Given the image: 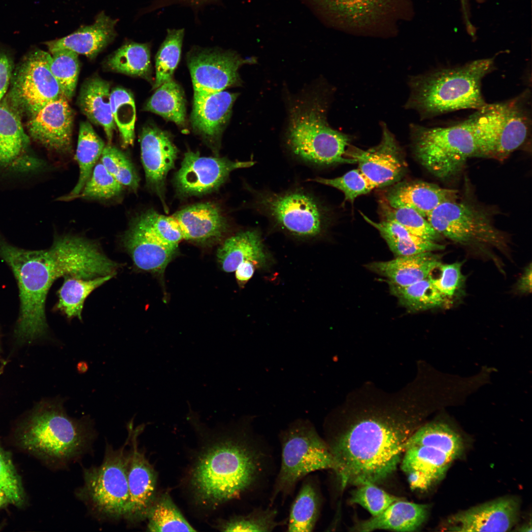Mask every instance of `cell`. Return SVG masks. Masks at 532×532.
Wrapping results in <instances>:
<instances>
[{
	"label": "cell",
	"instance_id": "22",
	"mask_svg": "<svg viewBox=\"0 0 532 532\" xmlns=\"http://www.w3.org/2000/svg\"><path fill=\"white\" fill-rule=\"evenodd\" d=\"M140 149L147 183L161 196L167 174L174 166L177 149L167 133L152 125L142 129Z\"/></svg>",
	"mask_w": 532,
	"mask_h": 532
},
{
	"label": "cell",
	"instance_id": "30",
	"mask_svg": "<svg viewBox=\"0 0 532 532\" xmlns=\"http://www.w3.org/2000/svg\"><path fill=\"white\" fill-rule=\"evenodd\" d=\"M217 257L222 269L227 272L235 271L245 261L254 262L260 267L265 266L267 260L260 234L252 229L227 238L218 249Z\"/></svg>",
	"mask_w": 532,
	"mask_h": 532
},
{
	"label": "cell",
	"instance_id": "2",
	"mask_svg": "<svg viewBox=\"0 0 532 532\" xmlns=\"http://www.w3.org/2000/svg\"><path fill=\"white\" fill-rule=\"evenodd\" d=\"M0 257L18 281L20 311L15 335L23 342L46 332L45 300L57 279L66 275L91 279L106 275L112 269L111 261L96 243L72 235L56 237L48 249L28 250L12 245L0 234Z\"/></svg>",
	"mask_w": 532,
	"mask_h": 532
},
{
	"label": "cell",
	"instance_id": "50",
	"mask_svg": "<svg viewBox=\"0 0 532 532\" xmlns=\"http://www.w3.org/2000/svg\"><path fill=\"white\" fill-rule=\"evenodd\" d=\"M357 487L352 493L350 502L361 505L372 516L379 515L392 503L401 499L387 493L375 484L366 483Z\"/></svg>",
	"mask_w": 532,
	"mask_h": 532
},
{
	"label": "cell",
	"instance_id": "39",
	"mask_svg": "<svg viewBox=\"0 0 532 532\" xmlns=\"http://www.w3.org/2000/svg\"><path fill=\"white\" fill-rule=\"evenodd\" d=\"M106 65L114 71L150 79L149 46L147 44L126 43L109 57Z\"/></svg>",
	"mask_w": 532,
	"mask_h": 532
},
{
	"label": "cell",
	"instance_id": "28",
	"mask_svg": "<svg viewBox=\"0 0 532 532\" xmlns=\"http://www.w3.org/2000/svg\"><path fill=\"white\" fill-rule=\"evenodd\" d=\"M237 96L223 91L194 100L191 120L194 130L210 141L217 139L230 118Z\"/></svg>",
	"mask_w": 532,
	"mask_h": 532
},
{
	"label": "cell",
	"instance_id": "49",
	"mask_svg": "<svg viewBox=\"0 0 532 532\" xmlns=\"http://www.w3.org/2000/svg\"><path fill=\"white\" fill-rule=\"evenodd\" d=\"M123 190V186L109 173L101 163H98L76 198L109 199L119 195Z\"/></svg>",
	"mask_w": 532,
	"mask_h": 532
},
{
	"label": "cell",
	"instance_id": "3",
	"mask_svg": "<svg viewBox=\"0 0 532 532\" xmlns=\"http://www.w3.org/2000/svg\"><path fill=\"white\" fill-rule=\"evenodd\" d=\"M254 416L244 417L239 434L216 443L200 457L191 483L204 503L217 505L261 489L268 480L272 457L252 425Z\"/></svg>",
	"mask_w": 532,
	"mask_h": 532
},
{
	"label": "cell",
	"instance_id": "46",
	"mask_svg": "<svg viewBox=\"0 0 532 532\" xmlns=\"http://www.w3.org/2000/svg\"><path fill=\"white\" fill-rule=\"evenodd\" d=\"M100 158L106 170L123 187L133 191L137 189L139 178L133 164L124 153L109 144L105 146Z\"/></svg>",
	"mask_w": 532,
	"mask_h": 532
},
{
	"label": "cell",
	"instance_id": "51",
	"mask_svg": "<svg viewBox=\"0 0 532 532\" xmlns=\"http://www.w3.org/2000/svg\"><path fill=\"white\" fill-rule=\"evenodd\" d=\"M312 180L341 191L344 195L345 200L351 203L359 196L375 189L359 169L351 170L334 178L317 177Z\"/></svg>",
	"mask_w": 532,
	"mask_h": 532
},
{
	"label": "cell",
	"instance_id": "6",
	"mask_svg": "<svg viewBox=\"0 0 532 532\" xmlns=\"http://www.w3.org/2000/svg\"><path fill=\"white\" fill-rule=\"evenodd\" d=\"M445 410L423 423L406 443L400 464L413 490L425 491L441 480L463 453V438Z\"/></svg>",
	"mask_w": 532,
	"mask_h": 532
},
{
	"label": "cell",
	"instance_id": "12",
	"mask_svg": "<svg viewBox=\"0 0 532 532\" xmlns=\"http://www.w3.org/2000/svg\"><path fill=\"white\" fill-rule=\"evenodd\" d=\"M255 204L275 226L294 236L314 238L324 230V207L314 196L303 190L259 193Z\"/></svg>",
	"mask_w": 532,
	"mask_h": 532
},
{
	"label": "cell",
	"instance_id": "54",
	"mask_svg": "<svg viewBox=\"0 0 532 532\" xmlns=\"http://www.w3.org/2000/svg\"><path fill=\"white\" fill-rule=\"evenodd\" d=\"M256 267L259 266L251 261H245L240 264L235 270L238 282L240 285L245 284L252 277Z\"/></svg>",
	"mask_w": 532,
	"mask_h": 532
},
{
	"label": "cell",
	"instance_id": "53",
	"mask_svg": "<svg viewBox=\"0 0 532 532\" xmlns=\"http://www.w3.org/2000/svg\"><path fill=\"white\" fill-rule=\"evenodd\" d=\"M11 72V59L5 51L0 49V101L8 89Z\"/></svg>",
	"mask_w": 532,
	"mask_h": 532
},
{
	"label": "cell",
	"instance_id": "47",
	"mask_svg": "<svg viewBox=\"0 0 532 532\" xmlns=\"http://www.w3.org/2000/svg\"><path fill=\"white\" fill-rule=\"evenodd\" d=\"M275 508H256L250 513L234 517L223 527L225 532H271L279 525Z\"/></svg>",
	"mask_w": 532,
	"mask_h": 532
},
{
	"label": "cell",
	"instance_id": "23",
	"mask_svg": "<svg viewBox=\"0 0 532 532\" xmlns=\"http://www.w3.org/2000/svg\"><path fill=\"white\" fill-rule=\"evenodd\" d=\"M172 216L179 225L184 239L199 243L218 240L228 229L227 220L220 209L210 202L192 204Z\"/></svg>",
	"mask_w": 532,
	"mask_h": 532
},
{
	"label": "cell",
	"instance_id": "35",
	"mask_svg": "<svg viewBox=\"0 0 532 532\" xmlns=\"http://www.w3.org/2000/svg\"><path fill=\"white\" fill-rule=\"evenodd\" d=\"M321 509V499L315 481L306 478L293 502L287 531L310 532L315 529Z\"/></svg>",
	"mask_w": 532,
	"mask_h": 532
},
{
	"label": "cell",
	"instance_id": "11",
	"mask_svg": "<svg viewBox=\"0 0 532 532\" xmlns=\"http://www.w3.org/2000/svg\"><path fill=\"white\" fill-rule=\"evenodd\" d=\"M124 446H107L101 464L83 470L84 485L78 496L96 513L112 519L126 518L129 510L128 457Z\"/></svg>",
	"mask_w": 532,
	"mask_h": 532
},
{
	"label": "cell",
	"instance_id": "37",
	"mask_svg": "<svg viewBox=\"0 0 532 532\" xmlns=\"http://www.w3.org/2000/svg\"><path fill=\"white\" fill-rule=\"evenodd\" d=\"M391 294L399 303L410 312H417L441 307L446 302L444 296L431 282L429 276L414 284L400 286L388 283Z\"/></svg>",
	"mask_w": 532,
	"mask_h": 532
},
{
	"label": "cell",
	"instance_id": "21",
	"mask_svg": "<svg viewBox=\"0 0 532 532\" xmlns=\"http://www.w3.org/2000/svg\"><path fill=\"white\" fill-rule=\"evenodd\" d=\"M73 120L67 99L62 95L31 116L28 131L33 140L46 148L66 153L71 148Z\"/></svg>",
	"mask_w": 532,
	"mask_h": 532
},
{
	"label": "cell",
	"instance_id": "9",
	"mask_svg": "<svg viewBox=\"0 0 532 532\" xmlns=\"http://www.w3.org/2000/svg\"><path fill=\"white\" fill-rule=\"evenodd\" d=\"M313 103L291 112L287 143L297 159L315 166L356 163L345 156L350 137L331 128L324 108Z\"/></svg>",
	"mask_w": 532,
	"mask_h": 532
},
{
	"label": "cell",
	"instance_id": "10",
	"mask_svg": "<svg viewBox=\"0 0 532 532\" xmlns=\"http://www.w3.org/2000/svg\"><path fill=\"white\" fill-rule=\"evenodd\" d=\"M414 154L434 176L447 179L456 175L474 157L476 142L470 118L448 127L410 126Z\"/></svg>",
	"mask_w": 532,
	"mask_h": 532
},
{
	"label": "cell",
	"instance_id": "56",
	"mask_svg": "<svg viewBox=\"0 0 532 532\" xmlns=\"http://www.w3.org/2000/svg\"><path fill=\"white\" fill-rule=\"evenodd\" d=\"M10 504V501L4 492L0 489V509L6 507Z\"/></svg>",
	"mask_w": 532,
	"mask_h": 532
},
{
	"label": "cell",
	"instance_id": "36",
	"mask_svg": "<svg viewBox=\"0 0 532 532\" xmlns=\"http://www.w3.org/2000/svg\"><path fill=\"white\" fill-rule=\"evenodd\" d=\"M114 275L109 274L91 279L64 276V282L58 291L57 308L68 318L77 317L82 320L81 312L86 299L95 289Z\"/></svg>",
	"mask_w": 532,
	"mask_h": 532
},
{
	"label": "cell",
	"instance_id": "25",
	"mask_svg": "<svg viewBox=\"0 0 532 532\" xmlns=\"http://www.w3.org/2000/svg\"><path fill=\"white\" fill-rule=\"evenodd\" d=\"M441 263L440 256L429 252L373 262L366 267L385 277L388 283L405 286L427 278Z\"/></svg>",
	"mask_w": 532,
	"mask_h": 532
},
{
	"label": "cell",
	"instance_id": "8",
	"mask_svg": "<svg viewBox=\"0 0 532 532\" xmlns=\"http://www.w3.org/2000/svg\"><path fill=\"white\" fill-rule=\"evenodd\" d=\"M281 447L280 467L270 497L272 503L293 493L299 481L317 470L336 466L324 439L308 419L292 422L279 434Z\"/></svg>",
	"mask_w": 532,
	"mask_h": 532
},
{
	"label": "cell",
	"instance_id": "27",
	"mask_svg": "<svg viewBox=\"0 0 532 532\" xmlns=\"http://www.w3.org/2000/svg\"><path fill=\"white\" fill-rule=\"evenodd\" d=\"M123 242L136 266L154 272H163L178 249L134 225L126 233Z\"/></svg>",
	"mask_w": 532,
	"mask_h": 532
},
{
	"label": "cell",
	"instance_id": "40",
	"mask_svg": "<svg viewBox=\"0 0 532 532\" xmlns=\"http://www.w3.org/2000/svg\"><path fill=\"white\" fill-rule=\"evenodd\" d=\"M147 516L150 532H195L169 497L164 495L153 503Z\"/></svg>",
	"mask_w": 532,
	"mask_h": 532
},
{
	"label": "cell",
	"instance_id": "17",
	"mask_svg": "<svg viewBox=\"0 0 532 532\" xmlns=\"http://www.w3.org/2000/svg\"><path fill=\"white\" fill-rule=\"evenodd\" d=\"M379 143L367 150L351 147L346 156L355 160L358 169L374 188L391 185L405 173L406 163L402 150L386 125L381 123Z\"/></svg>",
	"mask_w": 532,
	"mask_h": 532
},
{
	"label": "cell",
	"instance_id": "42",
	"mask_svg": "<svg viewBox=\"0 0 532 532\" xmlns=\"http://www.w3.org/2000/svg\"><path fill=\"white\" fill-rule=\"evenodd\" d=\"M183 29L167 30L166 37L156 56V78L153 89L172 78L180 59Z\"/></svg>",
	"mask_w": 532,
	"mask_h": 532
},
{
	"label": "cell",
	"instance_id": "14",
	"mask_svg": "<svg viewBox=\"0 0 532 532\" xmlns=\"http://www.w3.org/2000/svg\"><path fill=\"white\" fill-rule=\"evenodd\" d=\"M51 61L49 53L34 50L26 56L15 74L13 98L31 116L63 95L51 70Z\"/></svg>",
	"mask_w": 532,
	"mask_h": 532
},
{
	"label": "cell",
	"instance_id": "26",
	"mask_svg": "<svg viewBox=\"0 0 532 532\" xmlns=\"http://www.w3.org/2000/svg\"><path fill=\"white\" fill-rule=\"evenodd\" d=\"M117 21L101 12L93 24L81 27L65 37L45 44L51 53L68 49L92 58L114 39Z\"/></svg>",
	"mask_w": 532,
	"mask_h": 532
},
{
	"label": "cell",
	"instance_id": "31",
	"mask_svg": "<svg viewBox=\"0 0 532 532\" xmlns=\"http://www.w3.org/2000/svg\"><path fill=\"white\" fill-rule=\"evenodd\" d=\"M109 84L99 78L88 79L81 87L78 104L82 112L93 123L101 126L109 142L116 129L112 113Z\"/></svg>",
	"mask_w": 532,
	"mask_h": 532
},
{
	"label": "cell",
	"instance_id": "19",
	"mask_svg": "<svg viewBox=\"0 0 532 532\" xmlns=\"http://www.w3.org/2000/svg\"><path fill=\"white\" fill-rule=\"evenodd\" d=\"M29 139L17 111L0 101V170L19 173L36 172L43 161L29 149Z\"/></svg>",
	"mask_w": 532,
	"mask_h": 532
},
{
	"label": "cell",
	"instance_id": "24",
	"mask_svg": "<svg viewBox=\"0 0 532 532\" xmlns=\"http://www.w3.org/2000/svg\"><path fill=\"white\" fill-rule=\"evenodd\" d=\"M458 191L423 181L399 183L387 193L385 201L395 208H412L426 217L440 204L456 200Z\"/></svg>",
	"mask_w": 532,
	"mask_h": 532
},
{
	"label": "cell",
	"instance_id": "1",
	"mask_svg": "<svg viewBox=\"0 0 532 532\" xmlns=\"http://www.w3.org/2000/svg\"><path fill=\"white\" fill-rule=\"evenodd\" d=\"M365 390L331 412L324 424L342 488L376 484L390 477L408 438L440 408L433 390L418 381L395 395Z\"/></svg>",
	"mask_w": 532,
	"mask_h": 532
},
{
	"label": "cell",
	"instance_id": "7",
	"mask_svg": "<svg viewBox=\"0 0 532 532\" xmlns=\"http://www.w3.org/2000/svg\"><path fill=\"white\" fill-rule=\"evenodd\" d=\"M530 94L486 103L470 116L476 142L474 157L503 160L527 139L532 126Z\"/></svg>",
	"mask_w": 532,
	"mask_h": 532
},
{
	"label": "cell",
	"instance_id": "55",
	"mask_svg": "<svg viewBox=\"0 0 532 532\" xmlns=\"http://www.w3.org/2000/svg\"><path fill=\"white\" fill-rule=\"evenodd\" d=\"M532 265L526 267L517 283L518 290L523 293H530L532 292Z\"/></svg>",
	"mask_w": 532,
	"mask_h": 532
},
{
	"label": "cell",
	"instance_id": "38",
	"mask_svg": "<svg viewBox=\"0 0 532 532\" xmlns=\"http://www.w3.org/2000/svg\"><path fill=\"white\" fill-rule=\"evenodd\" d=\"M144 109L159 114L184 126L186 119V102L181 87L172 78L164 82L147 100Z\"/></svg>",
	"mask_w": 532,
	"mask_h": 532
},
{
	"label": "cell",
	"instance_id": "4",
	"mask_svg": "<svg viewBox=\"0 0 532 532\" xmlns=\"http://www.w3.org/2000/svg\"><path fill=\"white\" fill-rule=\"evenodd\" d=\"M494 67L493 58L483 59L413 76L406 106L416 110L422 119L462 109L477 110L487 103L481 82Z\"/></svg>",
	"mask_w": 532,
	"mask_h": 532
},
{
	"label": "cell",
	"instance_id": "57",
	"mask_svg": "<svg viewBox=\"0 0 532 532\" xmlns=\"http://www.w3.org/2000/svg\"><path fill=\"white\" fill-rule=\"evenodd\" d=\"M2 370V367H1L0 368V374L1 373V372Z\"/></svg>",
	"mask_w": 532,
	"mask_h": 532
},
{
	"label": "cell",
	"instance_id": "41",
	"mask_svg": "<svg viewBox=\"0 0 532 532\" xmlns=\"http://www.w3.org/2000/svg\"><path fill=\"white\" fill-rule=\"evenodd\" d=\"M110 102L113 120L119 131L122 146L126 148L133 145L136 111L132 94L125 89L116 88L111 92Z\"/></svg>",
	"mask_w": 532,
	"mask_h": 532
},
{
	"label": "cell",
	"instance_id": "16",
	"mask_svg": "<svg viewBox=\"0 0 532 532\" xmlns=\"http://www.w3.org/2000/svg\"><path fill=\"white\" fill-rule=\"evenodd\" d=\"M254 161H233L226 158L200 156L188 151L176 172L174 183L183 196L204 195L218 189L233 170L249 167Z\"/></svg>",
	"mask_w": 532,
	"mask_h": 532
},
{
	"label": "cell",
	"instance_id": "29",
	"mask_svg": "<svg viewBox=\"0 0 532 532\" xmlns=\"http://www.w3.org/2000/svg\"><path fill=\"white\" fill-rule=\"evenodd\" d=\"M428 505L409 502L402 499L396 501L382 513L363 521L356 525L354 531L370 532L386 530L397 532H413L426 521Z\"/></svg>",
	"mask_w": 532,
	"mask_h": 532
},
{
	"label": "cell",
	"instance_id": "18",
	"mask_svg": "<svg viewBox=\"0 0 532 532\" xmlns=\"http://www.w3.org/2000/svg\"><path fill=\"white\" fill-rule=\"evenodd\" d=\"M519 500L504 497L458 512L447 520L445 530L453 532H507L517 522Z\"/></svg>",
	"mask_w": 532,
	"mask_h": 532
},
{
	"label": "cell",
	"instance_id": "13",
	"mask_svg": "<svg viewBox=\"0 0 532 532\" xmlns=\"http://www.w3.org/2000/svg\"><path fill=\"white\" fill-rule=\"evenodd\" d=\"M456 200L440 204L426 217L438 233L462 244L499 240V233L485 213Z\"/></svg>",
	"mask_w": 532,
	"mask_h": 532
},
{
	"label": "cell",
	"instance_id": "48",
	"mask_svg": "<svg viewBox=\"0 0 532 532\" xmlns=\"http://www.w3.org/2000/svg\"><path fill=\"white\" fill-rule=\"evenodd\" d=\"M0 489L7 497L11 504L22 507L26 502L23 484L14 464L11 454L0 442Z\"/></svg>",
	"mask_w": 532,
	"mask_h": 532
},
{
	"label": "cell",
	"instance_id": "45",
	"mask_svg": "<svg viewBox=\"0 0 532 532\" xmlns=\"http://www.w3.org/2000/svg\"><path fill=\"white\" fill-rule=\"evenodd\" d=\"M133 225L174 246L178 247L179 242L184 239L180 227L172 216L149 210L137 218Z\"/></svg>",
	"mask_w": 532,
	"mask_h": 532
},
{
	"label": "cell",
	"instance_id": "43",
	"mask_svg": "<svg viewBox=\"0 0 532 532\" xmlns=\"http://www.w3.org/2000/svg\"><path fill=\"white\" fill-rule=\"evenodd\" d=\"M380 212L383 220L394 221L416 236L434 242L441 238V235L427 219L412 208L393 207L383 200L380 204Z\"/></svg>",
	"mask_w": 532,
	"mask_h": 532
},
{
	"label": "cell",
	"instance_id": "15",
	"mask_svg": "<svg viewBox=\"0 0 532 532\" xmlns=\"http://www.w3.org/2000/svg\"><path fill=\"white\" fill-rule=\"evenodd\" d=\"M254 59H243L231 52L212 49L192 51L188 56V65L194 89V100L223 91L240 84L239 68L253 63Z\"/></svg>",
	"mask_w": 532,
	"mask_h": 532
},
{
	"label": "cell",
	"instance_id": "33",
	"mask_svg": "<svg viewBox=\"0 0 532 532\" xmlns=\"http://www.w3.org/2000/svg\"><path fill=\"white\" fill-rule=\"evenodd\" d=\"M365 220L378 231L391 251L397 256H408L441 250L445 246L416 236L400 224L392 221H373L361 212Z\"/></svg>",
	"mask_w": 532,
	"mask_h": 532
},
{
	"label": "cell",
	"instance_id": "34",
	"mask_svg": "<svg viewBox=\"0 0 532 532\" xmlns=\"http://www.w3.org/2000/svg\"><path fill=\"white\" fill-rule=\"evenodd\" d=\"M104 143L87 121L81 122L79 126L76 159L79 167L77 184L67 195L59 199L69 200L76 199L89 179L96 162L101 157Z\"/></svg>",
	"mask_w": 532,
	"mask_h": 532
},
{
	"label": "cell",
	"instance_id": "20",
	"mask_svg": "<svg viewBox=\"0 0 532 532\" xmlns=\"http://www.w3.org/2000/svg\"><path fill=\"white\" fill-rule=\"evenodd\" d=\"M143 426L133 429V422L128 425V439L131 445L127 451V477L129 492V510L126 518L130 520L147 516L153 503L156 489L154 471L144 454L139 450L137 437Z\"/></svg>",
	"mask_w": 532,
	"mask_h": 532
},
{
	"label": "cell",
	"instance_id": "52",
	"mask_svg": "<svg viewBox=\"0 0 532 532\" xmlns=\"http://www.w3.org/2000/svg\"><path fill=\"white\" fill-rule=\"evenodd\" d=\"M462 265V263L458 262L448 264L441 263L437 267L439 272L438 276L433 277L429 275L432 284L446 298L453 297L463 284Z\"/></svg>",
	"mask_w": 532,
	"mask_h": 532
},
{
	"label": "cell",
	"instance_id": "44",
	"mask_svg": "<svg viewBox=\"0 0 532 532\" xmlns=\"http://www.w3.org/2000/svg\"><path fill=\"white\" fill-rule=\"evenodd\" d=\"M51 54V70L63 95L70 100L75 90L79 72L78 54L68 49L59 50Z\"/></svg>",
	"mask_w": 532,
	"mask_h": 532
},
{
	"label": "cell",
	"instance_id": "5",
	"mask_svg": "<svg viewBox=\"0 0 532 532\" xmlns=\"http://www.w3.org/2000/svg\"><path fill=\"white\" fill-rule=\"evenodd\" d=\"M92 437L86 421L69 417L60 401L44 402L19 424L20 448L49 463L63 465L86 449Z\"/></svg>",
	"mask_w": 532,
	"mask_h": 532
},
{
	"label": "cell",
	"instance_id": "32",
	"mask_svg": "<svg viewBox=\"0 0 532 532\" xmlns=\"http://www.w3.org/2000/svg\"><path fill=\"white\" fill-rule=\"evenodd\" d=\"M339 21L351 27H365L381 19L392 0H322Z\"/></svg>",
	"mask_w": 532,
	"mask_h": 532
}]
</instances>
